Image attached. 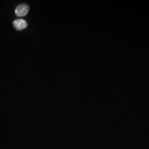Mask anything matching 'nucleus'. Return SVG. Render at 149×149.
Segmentation results:
<instances>
[{"mask_svg":"<svg viewBox=\"0 0 149 149\" xmlns=\"http://www.w3.org/2000/svg\"><path fill=\"white\" fill-rule=\"evenodd\" d=\"M29 8L26 4L22 3L17 6L15 10L16 15L19 17L26 16L29 12Z\"/></svg>","mask_w":149,"mask_h":149,"instance_id":"nucleus-1","label":"nucleus"},{"mask_svg":"<svg viewBox=\"0 0 149 149\" xmlns=\"http://www.w3.org/2000/svg\"><path fill=\"white\" fill-rule=\"evenodd\" d=\"M13 26L17 30H22L25 29L27 27V23L26 21L22 19H16L13 23Z\"/></svg>","mask_w":149,"mask_h":149,"instance_id":"nucleus-2","label":"nucleus"}]
</instances>
